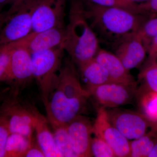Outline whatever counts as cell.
Wrapping results in <instances>:
<instances>
[{
    "mask_svg": "<svg viewBox=\"0 0 157 157\" xmlns=\"http://www.w3.org/2000/svg\"><path fill=\"white\" fill-rule=\"evenodd\" d=\"M62 46L78 66L95 58L100 49L97 35L85 15L82 0L72 1Z\"/></svg>",
    "mask_w": 157,
    "mask_h": 157,
    "instance_id": "6da1fadb",
    "label": "cell"
},
{
    "mask_svg": "<svg viewBox=\"0 0 157 157\" xmlns=\"http://www.w3.org/2000/svg\"><path fill=\"white\" fill-rule=\"evenodd\" d=\"M84 12L93 29L116 41L127 34L137 32L150 17L123 8L85 4Z\"/></svg>",
    "mask_w": 157,
    "mask_h": 157,
    "instance_id": "7a4b0ae2",
    "label": "cell"
},
{
    "mask_svg": "<svg viewBox=\"0 0 157 157\" xmlns=\"http://www.w3.org/2000/svg\"><path fill=\"white\" fill-rule=\"evenodd\" d=\"M62 45L32 54L34 79L39 86L45 106L56 85L63 55Z\"/></svg>",
    "mask_w": 157,
    "mask_h": 157,
    "instance_id": "3957f363",
    "label": "cell"
},
{
    "mask_svg": "<svg viewBox=\"0 0 157 157\" xmlns=\"http://www.w3.org/2000/svg\"><path fill=\"white\" fill-rule=\"evenodd\" d=\"M41 0H25L11 17L1 32L0 47L28 35L33 30L34 12Z\"/></svg>",
    "mask_w": 157,
    "mask_h": 157,
    "instance_id": "277c9868",
    "label": "cell"
},
{
    "mask_svg": "<svg viewBox=\"0 0 157 157\" xmlns=\"http://www.w3.org/2000/svg\"><path fill=\"white\" fill-rule=\"evenodd\" d=\"M55 88L59 90L67 101L82 112L90 95L82 86L74 63L71 60H66L62 66Z\"/></svg>",
    "mask_w": 157,
    "mask_h": 157,
    "instance_id": "5b68a950",
    "label": "cell"
},
{
    "mask_svg": "<svg viewBox=\"0 0 157 157\" xmlns=\"http://www.w3.org/2000/svg\"><path fill=\"white\" fill-rule=\"evenodd\" d=\"M107 109L110 123L128 140H134L145 135L153 124L140 112L124 108Z\"/></svg>",
    "mask_w": 157,
    "mask_h": 157,
    "instance_id": "8992f818",
    "label": "cell"
},
{
    "mask_svg": "<svg viewBox=\"0 0 157 157\" xmlns=\"http://www.w3.org/2000/svg\"><path fill=\"white\" fill-rule=\"evenodd\" d=\"M86 90L101 107L111 109L130 104L136 98L137 88L111 82Z\"/></svg>",
    "mask_w": 157,
    "mask_h": 157,
    "instance_id": "52a82bcc",
    "label": "cell"
},
{
    "mask_svg": "<svg viewBox=\"0 0 157 157\" xmlns=\"http://www.w3.org/2000/svg\"><path fill=\"white\" fill-rule=\"evenodd\" d=\"M8 119L10 133L33 138L36 116L34 107L21 105L16 98L8 99L1 107Z\"/></svg>",
    "mask_w": 157,
    "mask_h": 157,
    "instance_id": "ba28073f",
    "label": "cell"
},
{
    "mask_svg": "<svg viewBox=\"0 0 157 157\" xmlns=\"http://www.w3.org/2000/svg\"><path fill=\"white\" fill-rule=\"evenodd\" d=\"M93 127V134L109 144L116 157H130V141L110 123L106 108L101 107L98 109Z\"/></svg>",
    "mask_w": 157,
    "mask_h": 157,
    "instance_id": "9c48e42d",
    "label": "cell"
},
{
    "mask_svg": "<svg viewBox=\"0 0 157 157\" xmlns=\"http://www.w3.org/2000/svg\"><path fill=\"white\" fill-rule=\"evenodd\" d=\"M65 27L58 26L40 32H31L22 39L6 45L11 48L22 47L31 54L49 50L62 45Z\"/></svg>",
    "mask_w": 157,
    "mask_h": 157,
    "instance_id": "30bf717a",
    "label": "cell"
},
{
    "mask_svg": "<svg viewBox=\"0 0 157 157\" xmlns=\"http://www.w3.org/2000/svg\"><path fill=\"white\" fill-rule=\"evenodd\" d=\"M115 54L127 70L137 67L143 62L147 49L138 32L124 35L115 41Z\"/></svg>",
    "mask_w": 157,
    "mask_h": 157,
    "instance_id": "8fae6325",
    "label": "cell"
},
{
    "mask_svg": "<svg viewBox=\"0 0 157 157\" xmlns=\"http://www.w3.org/2000/svg\"><path fill=\"white\" fill-rule=\"evenodd\" d=\"M67 0H41L34 12L32 32L64 25Z\"/></svg>",
    "mask_w": 157,
    "mask_h": 157,
    "instance_id": "7c38bea8",
    "label": "cell"
},
{
    "mask_svg": "<svg viewBox=\"0 0 157 157\" xmlns=\"http://www.w3.org/2000/svg\"><path fill=\"white\" fill-rule=\"evenodd\" d=\"M93 126L90 121L81 114L66 126L73 150L78 157H92L90 145Z\"/></svg>",
    "mask_w": 157,
    "mask_h": 157,
    "instance_id": "4fadbf2b",
    "label": "cell"
},
{
    "mask_svg": "<svg viewBox=\"0 0 157 157\" xmlns=\"http://www.w3.org/2000/svg\"><path fill=\"white\" fill-rule=\"evenodd\" d=\"M9 76L7 82L24 87L34 79L32 54L22 47L11 48Z\"/></svg>",
    "mask_w": 157,
    "mask_h": 157,
    "instance_id": "5bb4252c",
    "label": "cell"
},
{
    "mask_svg": "<svg viewBox=\"0 0 157 157\" xmlns=\"http://www.w3.org/2000/svg\"><path fill=\"white\" fill-rule=\"evenodd\" d=\"M95 58L107 70L112 82L137 87L135 78L115 54L100 48Z\"/></svg>",
    "mask_w": 157,
    "mask_h": 157,
    "instance_id": "9a60e30c",
    "label": "cell"
},
{
    "mask_svg": "<svg viewBox=\"0 0 157 157\" xmlns=\"http://www.w3.org/2000/svg\"><path fill=\"white\" fill-rule=\"evenodd\" d=\"M36 121L35 132L36 141L45 157H61L57 149L53 132L48 127V121L37 109L34 108Z\"/></svg>",
    "mask_w": 157,
    "mask_h": 157,
    "instance_id": "2e32d148",
    "label": "cell"
},
{
    "mask_svg": "<svg viewBox=\"0 0 157 157\" xmlns=\"http://www.w3.org/2000/svg\"><path fill=\"white\" fill-rule=\"evenodd\" d=\"M78 67L86 87L112 82L107 70L95 58Z\"/></svg>",
    "mask_w": 157,
    "mask_h": 157,
    "instance_id": "e0dca14e",
    "label": "cell"
},
{
    "mask_svg": "<svg viewBox=\"0 0 157 157\" xmlns=\"http://www.w3.org/2000/svg\"><path fill=\"white\" fill-rule=\"evenodd\" d=\"M136 98L140 112L154 124H157V93L141 85Z\"/></svg>",
    "mask_w": 157,
    "mask_h": 157,
    "instance_id": "ac0fdd59",
    "label": "cell"
},
{
    "mask_svg": "<svg viewBox=\"0 0 157 157\" xmlns=\"http://www.w3.org/2000/svg\"><path fill=\"white\" fill-rule=\"evenodd\" d=\"M157 140V132L152 130L130 141V157H148Z\"/></svg>",
    "mask_w": 157,
    "mask_h": 157,
    "instance_id": "d6986e66",
    "label": "cell"
},
{
    "mask_svg": "<svg viewBox=\"0 0 157 157\" xmlns=\"http://www.w3.org/2000/svg\"><path fill=\"white\" fill-rule=\"evenodd\" d=\"M33 140V138L11 133L6 144V157H24Z\"/></svg>",
    "mask_w": 157,
    "mask_h": 157,
    "instance_id": "ffe728a7",
    "label": "cell"
},
{
    "mask_svg": "<svg viewBox=\"0 0 157 157\" xmlns=\"http://www.w3.org/2000/svg\"><path fill=\"white\" fill-rule=\"evenodd\" d=\"M53 134L57 149L61 157H78L73 150L66 126L53 128Z\"/></svg>",
    "mask_w": 157,
    "mask_h": 157,
    "instance_id": "44dd1931",
    "label": "cell"
},
{
    "mask_svg": "<svg viewBox=\"0 0 157 157\" xmlns=\"http://www.w3.org/2000/svg\"><path fill=\"white\" fill-rule=\"evenodd\" d=\"M142 86L157 93V61L147 60L138 74Z\"/></svg>",
    "mask_w": 157,
    "mask_h": 157,
    "instance_id": "7402d4cb",
    "label": "cell"
},
{
    "mask_svg": "<svg viewBox=\"0 0 157 157\" xmlns=\"http://www.w3.org/2000/svg\"><path fill=\"white\" fill-rule=\"evenodd\" d=\"M85 4L98 6L117 7L127 9L136 14H140L138 4L131 2L127 0H82Z\"/></svg>",
    "mask_w": 157,
    "mask_h": 157,
    "instance_id": "603a6c76",
    "label": "cell"
},
{
    "mask_svg": "<svg viewBox=\"0 0 157 157\" xmlns=\"http://www.w3.org/2000/svg\"><path fill=\"white\" fill-rule=\"evenodd\" d=\"M90 150L92 157H116L114 152L109 144L101 137L97 136L92 138Z\"/></svg>",
    "mask_w": 157,
    "mask_h": 157,
    "instance_id": "cb8c5ba5",
    "label": "cell"
},
{
    "mask_svg": "<svg viewBox=\"0 0 157 157\" xmlns=\"http://www.w3.org/2000/svg\"><path fill=\"white\" fill-rule=\"evenodd\" d=\"M137 32L143 39L147 49L151 40L157 36V17L147 20Z\"/></svg>",
    "mask_w": 157,
    "mask_h": 157,
    "instance_id": "d4e9b609",
    "label": "cell"
},
{
    "mask_svg": "<svg viewBox=\"0 0 157 157\" xmlns=\"http://www.w3.org/2000/svg\"><path fill=\"white\" fill-rule=\"evenodd\" d=\"M11 49L7 45L0 47V81H7L9 76Z\"/></svg>",
    "mask_w": 157,
    "mask_h": 157,
    "instance_id": "484cf974",
    "label": "cell"
},
{
    "mask_svg": "<svg viewBox=\"0 0 157 157\" xmlns=\"http://www.w3.org/2000/svg\"><path fill=\"white\" fill-rule=\"evenodd\" d=\"M10 133L8 119L0 107V157H6V148Z\"/></svg>",
    "mask_w": 157,
    "mask_h": 157,
    "instance_id": "4316f807",
    "label": "cell"
},
{
    "mask_svg": "<svg viewBox=\"0 0 157 157\" xmlns=\"http://www.w3.org/2000/svg\"><path fill=\"white\" fill-rule=\"evenodd\" d=\"M140 14L153 17L157 14V0H147L146 2L138 4Z\"/></svg>",
    "mask_w": 157,
    "mask_h": 157,
    "instance_id": "83f0119b",
    "label": "cell"
},
{
    "mask_svg": "<svg viewBox=\"0 0 157 157\" xmlns=\"http://www.w3.org/2000/svg\"><path fill=\"white\" fill-rule=\"evenodd\" d=\"M33 140L29 148L28 149L24 157H45L43 151L37 143Z\"/></svg>",
    "mask_w": 157,
    "mask_h": 157,
    "instance_id": "f1b7e54d",
    "label": "cell"
},
{
    "mask_svg": "<svg viewBox=\"0 0 157 157\" xmlns=\"http://www.w3.org/2000/svg\"><path fill=\"white\" fill-rule=\"evenodd\" d=\"M147 52L148 54L147 60L157 61V36L150 41L147 48Z\"/></svg>",
    "mask_w": 157,
    "mask_h": 157,
    "instance_id": "f546056e",
    "label": "cell"
},
{
    "mask_svg": "<svg viewBox=\"0 0 157 157\" xmlns=\"http://www.w3.org/2000/svg\"><path fill=\"white\" fill-rule=\"evenodd\" d=\"M25 1V0H9V4L11 5V7L7 12L9 14V18L18 10Z\"/></svg>",
    "mask_w": 157,
    "mask_h": 157,
    "instance_id": "4dcf8cb0",
    "label": "cell"
},
{
    "mask_svg": "<svg viewBox=\"0 0 157 157\" xmlns=\"http://www.w3.org/2000/svg\"><path fill=\"white\" fill-rule=\"evenodd\" d=\"M9 19V15L8 12H6V13L0 12V35L5 23L8 21Z\"/></svg>",
    "mask_w": 157,
    "mask_h": 157,
    "instance_id": "1f68e13d",
    "label": "cell"
},
{
    "mask_svg": "<svg viewBox=\"0 0 157 157\" xmlns=\"http://www.w3.org/2000/svg\"><path fill=\"white\" fill-rule=\"evenodd\" d=\"M148 157H157V140Z\"/></svg>",
    "mask_w": 157,
    "mask_h": 157,
    "instance_id": "d6a6232c",
    "label": "cell"
},
{
    "mask_svg": "<svg viewBox=\"0 0 157 157\" xmlns=\"http://www.w3.org/2000/svg\"><path fill=\"white\" fill-rule=\"evenodd\" d=\"M7 4H9V0H0V8Z\"/></svg>",
    "mask_w": 157,
    "mask_h": 157,
    "instance_id": "836d02e7",
    "label": "cell"
},
{
    "mask_svg": "<svg viewBox=\"0 0 157 157\" xmlns=\"http://www.w3.org/2000/svg\"><path fill=\"white\" fill-rule=\"evenodd\" d=\"M127 1H129V2H131L136 3V2H145L147 1V0H127Z\"/></svg>",
    "mask_w": 157,
    "mask_h": 157,
    "instance_id": "e575fe53",
    "label": "cell"
},
{
    "mask_svg": "<svg viewBox=\"0 0 157 157\" xmlns=\"http://www.w3.org/2000/svg\"><path fill=\"white\" fill-rule=\"evenodd\" d=\"M5 93L4 91H0V100L1 98H2L3 96H4V94Z\"/></svg>",
    "mask_w": 157,
    "mask_h": 157,
    "instance_id": "d590c367",
    "label": "cell"
}]
</instances>
